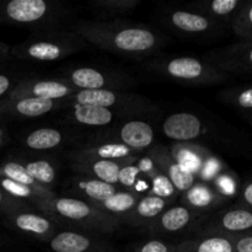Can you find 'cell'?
<instances>
[{"label": "cell", "instance_id": "34", "mask_svg": "<svg viewBox=\"0 0 252 252\" xmlns=\"http://www.w3.org/2000/svg\"><path fill=\"white\" fill-rule=\"evenodd\" d=\"M1 186L4 187V189H6L9 193L14 194V196H17V197H29L30 194H31V191H30L29 187L9 179H2Z\"/></svg>", "mask_w": 252, "mask_h": 252}, {"label": "cell", "instance_id": "32", "mask_svg": "<svg viewBox=\"0 0 252 252\" xmlns=\"http://www.w3.org/2000/svg\"><path fill=\"white\" fill-rule=\"evenodd\" d=\"M189 199L197 207H206L212 202V194L204 186H196L189 192Z\"/></svg>", "mask_w": 252, "mask_h": 252}, {"label": "cell", "instance_id": "30", "mask_svg": "<svg viewBox=\"0 0 252 252\" xmlns=\"http://www.w3.org/2000/svg\"><path fill=\"white\" fill-rule=\"evenodd\" d=\"M128 153H129V148L126 144H106L98 148L97 150V154L101 158H105V160L123 158L128 155Z\"/></svg>", "mask_w": 252, "mask_h": 252}, {"label": "cell", "instance_id": "38", "mask_svg": "<svg viewBox=\"0 0 252 252\" xmlns=\"http://www.w3.org/2000/svg\"><path fill=\"white\" fill-rule=\"evenodd\" d=\"M241 202H243V208L252 211V180L244 186L243 193H241Z\"/></svg>", "mask_w": 252, "mask_h": 252}, {"label": "cell", "instance_id": "2", "mask_svg": "<svg viewBox=\"0 0 252 252\" xmlns=\"http://www.w3.org/2000/svg\"><path fill=\"white\" fill-rule=\"evenodd\" d=\"M155 43V36L148 30H123L115 37V44L120 49L128 52H140L152 48Z\"/></svg>", "mask_w": 252, "mask_h": 252}, {"label": "cell", "instance_id": "43", "mask_svg": "<svg viewBox=\"0 0 252 252\" xmlns=\"http://www.w3.org/2000/svg\"><path fill=\"white\" fill-rule=\"evenodd\" d=\"M150 167H152V162L147 159V160H143V161L140 162L139 170H149Z\"/></svg>", "mask_w": 252, "mask_h": 252}, {"label": "cell", "instance_id": "44", "mask_svg": "<svg viewBox=\"0 0 252 252\" xmlns=\"http://www.w3.org/2000/svg\"><path fill=\"white\" fill-rule=\"evenodd\" d=\"M2 198H4V196H2V193H1V192H0V204H1Z\"/></svg>", "mask_w": 252, "mask_h": 252}, {"label": "cell", "instance_id": "4", "mask_svg": "<svg viewBox=\"0 0 252 252\" xmlns=\"http://www.w3.org/2000/svg\"><path fill=\"white\" fill-rule=\"evenodd\" d=\"M121 138L127 147L143 149L152 144L154 132L148 123L140 121H132L123 126Z\"/></svg>", "mask_w": 252, "mask_h": 252}, {"label": "cell", "instance_id": "5", "mask_svg": "<svg viewBox=\"0 0 252 252\" xmlns=\"http://www.w3.org/2000/svg\"><path fill=\"white\" fill-rule=\"evenodd\" d=\"M220 228L235 236L249 233L252 230V211L240 207L226 212L220 218Z\"/></svg>", "mask_w": 252, "mask_h": 252}, {"label": "cell", "instance_id": "7", "mask_svg": "<svg viewBox=\"0 0 252 252\" xmlns=\"http://www.w3.org/2000/svg\"><path fill=\"white\" fill-rule=\"evenodd\" d=\"M74 115L76 121L88 126H106L112 121V113L108 108L89 105H75Z\"/></svg>", "mask_w": 252, "mask_h": 252}, {"label": "cell", "instance_id": "8", "mask_svg": "<svg viewBox=\"0 0 252 252\" xmlns=\"http://www.w3.org/2000/svg\"><path fill=\"white\" fill-rule=\"evenodd\" d=\"M167 71L175 78L196 79L203 73V65L194 58H177L170 62Z\"/></svg>", "mask_w": 252, "mask_h": 252}, {"label": "cell", "instance_id": "12", "mask_svg": "<svg viewBox=\"0 0 252 252\" xmlns=\"http://www.w3.org/2000/svg\"><path fill=\"white\" fill-rule=\"evenodd\" d=\"M71 80L76 86L86 90H97L105 84V78L102 74L91 68L76 69L71 75Z\"/></svg>", "mask_w": 252, "mask_h": 252}, {"label": "cell", "instance_id": "40", "mask_svg": "<svg viewBox=\"0 0 252 252\" xmlns=\"http://www.w3.org/2000/svg\"><path fill=\"white\" fill-rule=\"evenodd\" d=\"M219 186H220L221 191L225 194L230 196L235 192V184H234L233 180L229 176H223L220 180H219Z\"/></svg>", "mask_w": 252, "mask_h": 252}, {"label": "cell", "instance_id": "22", "mask_svg": "<svg viewBox=\"0 0 252 252\" xmlns=\"http://www.w3.org/2000/svg\"><path fill=\"white\" fill-rule=\"evenodd\" d=\"M84 191L86 192L89 197L94 199H97V201H106L107 198H110L111 196L116 193L115 189L112 187V185L106 184L102 181H88L81 184Z\"/></svg>", "mask_w": 252, "mask_h": 252}, {"label": "cell", "instance_id": "21", "mask_svg": "<svg viewBox=\"0 0 252 252\" xmlns=\"http://www.w3.org/2000/svg\"><path fill=\"white\" fill-rule=\"evenodd\" d=\"M93 170L102 182L111 185L118 181L120 166L116 162L110 161V160H100L94 164Z\"/></svg>", "mask_w": 252, "mask_h": 252}, {"label": "cell", "instance_id": "9", "mask_svg": "<svg viewBox=\"0 0 252 252\" xmlns=\"http://www.w3.org/2000/svg\"><path fill=\"white\" fill-rule=\"evenodd\" d=\"M61 133L53 128H41L27 137V145L32 149H52L61 143Z\"/></svg>", "mask_w": 252, "mask_h": 252}, {"label": "cell", "instance_id": "18", "mask_svg": "<svg viewBox=\"0 0 252 252\" xmlns=\"http://www.w3.org/2000/svg\"><path fill=\"white\" fill-rule=\"evenodd\" d=\"M197 252H234V236H213L202 241Z\"/></svg>", "mask_w": 252, "mask_h": 252}, {"label": "cell", "instance_id": "17", "mask_svg": "<svg viewBox=\"0 0 252 252\" xmlns=\"http://www.w3.org/2000/svg\"><path fill=\"white\" fill-rule=\"evenodd\" d=\"M32 91L36 97L52 100V98H59L65 96L66 94L70 93V89L63 84L56 83V81H41L33 86Z\"/></svg>", "mask_w": 252, "mask_h": 252}, {"label": "cell", "instance_id": "37", "mask_svg": "<svg viewBox=\"0 0 252 252\" xmlns=\"http://www.w3.org/2000/svg\"><path fill=\"white\" fill-rule=\"evenodd\" d=\"M154 191L158 196H170L174 191L172 184L165 176H159L154 180Z\"/></svg>", "mask_w": 252, "mask_h": 252}, {"label": "cell", "instance_id": "20", "mask_svg": "<svg viewBox=\"0 0 252 252\" xmlns=\"http://www.w3.org/2000/svg\"><path fill=\"white\" fill-rule=\"evenodd\" d=\"M27 174L33 180H37L43 184H51L56 177L53 167L47 161H33L25 166Z\"/></svg>", "mask_w": 252, "mask_h": 252}, {"label": "cell", "instance_id": "24", "mask_svg": "<svg viewBox=\"0 0 252 252\" xmlns=\"http://www.w3.org/2000/svg\"><path fill=\"white\" fill-rule=\"evenodd\" d=\"M235 27L243 38L252 42V2L243 7L236 20Z\"/></svg>", "mask_w": 252, "mask_h": 252}, {"label": "cell", "instance_id": "29", "mask_svg": "<svg viewBox=\"0 0 252 252\" xmlns=\"http://www.w3.org/2000/svg\"><path fill=\"white\" fill-rule=\"evenodd\" d=\"M177 165L189 172H194L201 167V159L189 150H182L177 157Z\"/></svg>", "mask_w": 252, "mask_h": 252}, {"label": "cell", "instance_id": "19", "mask_svg": "<svg viewBox=\"0 0 252 252\" xmlns=\"http://www.w3.org/2000/svg\"><path fill=\"white\" fill-rule=\"evenodd\" d=\"M231 68H238L248 73H252V42L239 47L233 51L230 59Z\"/></svg>", "mask_w": 252, "mask_h": 252}, {"label": "cell", "instance_id": "27", "mask_svg": "<svg viewBox=\"0 0 252 252\" xmlns=\"http://www.w3.org/2000/svg\"><path fill=\"white\" fill-rule=\"evenodd\" d=\"M106 208L112 212H126L134 206V198L129 193H115L103 201Z\"/></svg>", "mask_w": 252, "mask_h": 252}, {"label": "cell", "instance_id": "42", "mask_svg": "<svg viewBox=\"0 0 252 252\" xmlns=\"http://www.w3.org/2000/svg\"><path fill=\"white\" fill-rule=\"evenodd\" d=\"M9 86H10L9 78L5 75H0V96H1L2 94L6 93Z\"/></svg>", "mask_w": 252, "mask_h": 252}, {"label": "cell", "instance_id": "3", "mask_svg": "<svg viewBox=\"0 0 252 252\" xmlns=\"http://www.w3.org/2000/svg\"><path fill=\"white\" fill-rule=\"evenodd\" d=\"M47 4L43 0H12L6 5V14L17 22H32L46 14Z\"/></svg>", "mask_w": 252, "mask_h": 252}, {"label": "cell", "instance_id": "41", "mask_svg": "<svg viewBox=\"0 0 252 252\" xmlns=\"http://www.w3.org/2000/svg\"><path fill=\"white\" fill-rule=\"evenodd\" d=\"M218 170H219L218 161L214 159H211L206 162V167H204L203 175L207 177V179H211V177H213L214 175L218 172Z\"/></svg>", "mask_w": 252, "mask_h": 252}, {"label": "cell", "instance_id": "6", "mask_svg": "<svg viewBox=\"0 0 252 252\" xmlns=\"http://www.w3.org/2000/svg\"><path fill=\"white\" fill-rule=\"evenodd\" d=\"M90 240L76 233H61L51 241V248L54 252H86L90 249Z\"/></svg>", "mask_w": 252, "mask_h": 252}, {"label": "cell", "instance_id": "13", "mask_svg": "<svg viewBox=\"0 0 252 252\" xmlns=\"http://www.w3.org/2000/svg\"><path fill=\"white\" fill-rule=\"evenodd\" d=\"M172 22L179 29L189 32H202L206 31L209 26V22L206 17L199 15L189 14L185 11H176L172 15Z\"/></svg>", "mask_w": 252, "mask_h": 252}, {"label": "cell", "instance_id": "26", "mask_svg": "<svg viewBox=\"0 0 252 252\" xmlns=\"http://www.w3.org/2000/svg\"><path fill=\"white\" fill-rule=\"evenodd\" d=\"M2 172L6 176V179L12 180L15 182H19V184L25 185V186H30V185L33 184L34 180L27 174L26 169L24 166H21L20 164L16 162H9V164L5 165L2 167Z\"/></svg>", "mask_w": 252, "mask_h": 252}, {"label": "cell", "instance_id": "25", "mask_svg": "<svg viewBox=\"0 0 252 252\" xmlns=\"http://www.w3.org/2000/svg\"><path fill=\"white\" fill-rule=\"evenodd\" d=\"M165 201L161 197L152 196L142 199L138 204V213L145 218H152V217L158 216L160 212L164 209Z\"/></svg>", "mask_w": 252, "mask_h": 252}, {"label": "cell", "instance_id": "31", "mask_svg": "<svg viewBox=\"0 0 252 252\" xmlns=\"http://www.w3.org/2000/svg\"><path fill=\"white\" fill-rule=\"evenodd\" d=\"M241 2L239 0H214L212 2V11L218 16H229L239 9Z\"/></svg>", "mask_w": 252, "mask_h": 252}, {"label": "cell", "instance_id": "36", "mask_svg": "<svg viewBox=\"0 0 252 252\" xmlns=\"http://www.w3.org/2000/svg\"><path fill=\"white\" fill-rule=\"evenodd\" d=\"M139 171V167L137 166L123 167L122 170H120V174H118V181L121 184L126 185V186H133L135 182V177H137Z\"/></svg>", "mask_w": 252, "mask_h": 252}, {"label": "cell", "instance_id": "11", "mask_svg": "<svg viewBox=\"0 0 252 252\" xmlns=\"http://www.w3.org/2000/svg\"><path fill=\"white\" fill-rule=\"evenodd\" d=\"M79 105L96 106V107H105L112 106L116 102V95L108 90H83L76 96Z\"/></svg>", "mask_w": 252, "mask_h": 252}, {"label": "cell", "instance_id": "28", "mask_svg": "<svg viewBox=\"0 0 252 252\" xmlns=\"http://www.w3.org/2000/svg\"><path fill=\"white\" fill-rule=\"evenodd\" d=\"M170 179H171L175 187H177L180 191L189 189L193 185V175L184 170L177 164L170 167Z\"/></svg>", "mask_w": 252, "mask_h": 252}, {"label": "cell", "instance_id": "15", "mask_svg": "<svg viewBox=\"0 0 252 252\" xmlns=\"http://www.w3.org/2000/svg\"><path fill=\"white\" fill-rule=\"evenodd\" d=\"M15 224L19 229L34 234H46L49 230V221L34 214H20L15 219Z\"/></svg>", "mask_w": 252, "mask_h": 252}, {"label": "cell", "instance_id": "23", "mask_svg": "<svg viewBox=\"0 0 252 252\" xmlns=\"http://www.w3.org/2000/svg\"><path fill=\"white\" fill-rule=\"evenodd\" d=\"M29 54L32 58L38 59V61H54L61 56V48L53 43L39 42L30 47Z\"/></svg>", "mask_w": 252, "mask_h": 252}, {"label": "cell", "instance_id": "10", "mask_svg": "<svg viewBox=\"0 0 252 252\" xmlns=\"http://www.w3.org/2000/svg\"><path fill=\"white\" fill-rule=\"evenodd\" d=\"M53 107V101L49 98L42 97H27L24 100H20L16 103L15 108L17 112L26 117H37L47 113Z\"/></svg>", "mask_w": 252, "mask_h": 252}, {"label": "cell", "instance_id": "35", "mask_svg": "<svg viewBox=\"0 0 252 252\" xmlns=\"http://www.w3.org/2000/svg\"><path fill=\"white\" fill-rule=\"evenodd\" d=\"M234 252H252V233L234 236Z\"/></svg>", "mask_w": 252, "mask_h": 252}, {"label": "cell", "instance_id": "45", "mask_svg": "<svg viewBox=\"0 0 252 252\" xmlns=\"http://www.w3.org/2000/svg\"><path fill=\"white\" fill-rule=\"evenodd\" d=\"M250 121H251V122H252V113H251V115H250Z\"/></svg>", "mask_w": 252, "mask_h": 252}, {"label": "cell", "instance_id": "16", "mask_svg": "<svg viewBox=\"0 0 252 252\" xmlns=\"http://www.w3.org/2000/svg\"><path fill=\"white\" fill-rule=\"evenodd\" d=\"M189 220V213L184 207H175L169 209L162 216L161 223L166 230L176 231L187 225Z\"/></svg>", "mask_w": 252, "mask_h": 252}, {"label": "cell", "instance_id": "33", "mask_svg": "<svg viewBox=\"0 0 252 252\" xmlns=\"http://www.w3.org/2000/svg\"><path fill=\"white\" fill-rule=\"evenodd\" d=\"M231 101L240 108L252 111V86L241 89L235 95L231 96Z\"/></svg>", "mask_w": 252, "mask_h": 252}, {"label": "cell", "instance_id": "1", "mask_svg": "<svg viewBox=\"0 0 252 252\" xmlns=\"http://www.w3.org/2000/svg\"><path fill=\"white\" fill-rule=\"evenodd\" d=\"M164 133L175 140L194 139L201 134L202 125L198 117L191 113H176L165 121Z\"/></svg>", "mask_w": 252, "mask_h": 252}, {"label": "cell", "instance_id": "14", "mask_svg": "<svg viewBox=\"0 0 252 252\" xmlns=\"http://www.w3.org/2000/svg\"><path fill=\"white\" fill-rule=\"evenodd\" d=\"M56 208L62 216L73 220H80L90 214V207L78 199L62 198L57 201Z\"/></svg>", "mask_w": 252, "mask_h": 252}, {"label": "cell", "instance_id": "39", "mask_svg": "<svg viewBox=\"0 0 252 252\" xmlns=\"http://www.w3.org/2000/svg\"><path fill=\"white\" fill-rule=\"evenodd\" d=\"M140 252H169V249L161 241H149L143 248L140 249Z\"/></svg>", "mask_w": 252, "mask_h": 252}]
</instances>
